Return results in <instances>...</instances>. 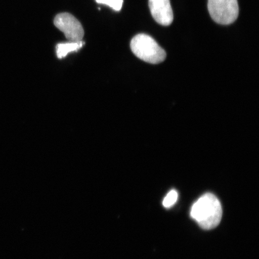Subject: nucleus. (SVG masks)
I'll list each match as a JSON object with an SVG mask.
<instances>
[{
	"label": "nucleus",
	"instance_id": "nucleus-6",
	"mask_svg": "<svg viewBox=\"0 0 259 259\" xmlns=\"http://www.w3.org/2000/svg\"><path fill=\"white\" fill-rule=\"evenodd\" d=\"M84 45L85 42L82 40L58 44L56 48L57 57L59 59H61L67 56L70 53L79 51Z\"/></svg>",
	"mask_w": 259,
	"mask_h": 259
},
{
	"label": "nucleus",
	"instance_id": "nucleus-4",
	"mask_svg": "<svg viewBox=\"0 0 259 259\" xmlns=\"http://www.w3.org/2000/svg\"><path fill=\"white\" fill-rule=\"evenodd\" d=\"M54 25L64 32L65 36L70 41H78L82 40L84 30L80 22L69 13H62L56 16Z\"/></svg>",
	"mask_w": 259,
	"mask_h": 259
},
{
	"label": "nucleus",
	"instance_id": "nucleus-2",
	"mask_svg": "<svg viewBox=\"0 0 259 259\" xmlns=\"http://www.w3.org/2000/svg\"><path fill=\"white\" fill-rule=\"evenodd\" d=\"M131 48L133 53L145 62L157 64L166 59V52L153 37L139 34L132 38Z\"/></svg>",
	"mask_w": 259,
	"mask_h": 259
},
{
	"label": "nucleus",
	"instance_id": "nucleus-1",
	"mask_svg": "<svg viewBox=\"0 0 259 259\" xmlns=\"http://www.w3.org/2000/svg\"><path fill=\"white\" fill-rule=\"evenodd\" d=\"M223 210L221 203L214 194L206 193L193 204L190 215L202 229L216 228L221 222Z\"/></svg>",
	"mask_w": 259,
	"mask_h": 259
},
{
	"label": "nucleus",
	"instance_id": "nucleus-7",
	"mask_svg": "<svg viewBox=\"0 0 259 259\" xmlns=\"http://www.w3.org/2000/svg\"><path fill=\"white\" fill-rule=\"evenodd\" d=\"M178 196L176 190H171L163 200V205L165 208H169L172 206L177 201Z\"/></svg>",
	"mask_w": 259,
	"mask_h": 259
},
{
	"label": "nucleus",
	"instance_id": "nucleus-5",
	"mask_svg": "<svg viewBox=\"0 0 259 259\" xmlns=\"http://www.w3.org/2000/svg\"><path fill=\"white\" fill-rule=\"evenodd\" d=\"M152 16L157 23L170 25L174 21V14L170 0H149Z\"/></svg>",
	"mask_w": 259,
	"mask_h": 259
},
{
	"label": "nucleus",
	"instance_id": "nucleus-3",
	"mask_svg": "<svg viewBox=\"0 0 259 259\" xmlns=\"http://www.w3.org/2000/svg\"><path fill=\"white\" fill-rule=\"evenodd\" d=\"M208 8L210 17L219 24H231L238 17V0H208Z\"/></svg>",
	"mask_w": 259,
	"mask_h": 259
},
{
	"label": "nucleus",
	"instance_id": "nucleus-8",
	"mask_svg": "<svg viewBox=\"0 0 259 259\" xmlns=\"http://www.w3.org/2000/svg\"><path fill=\"white\" fill-rule=\"evenodd\" d=\"M99 4L106 5L115 11H120L123 4V0H96Z\"/></svg>",
	"mask_w": 259,
	"mask_h": 259
}]
</instances>
